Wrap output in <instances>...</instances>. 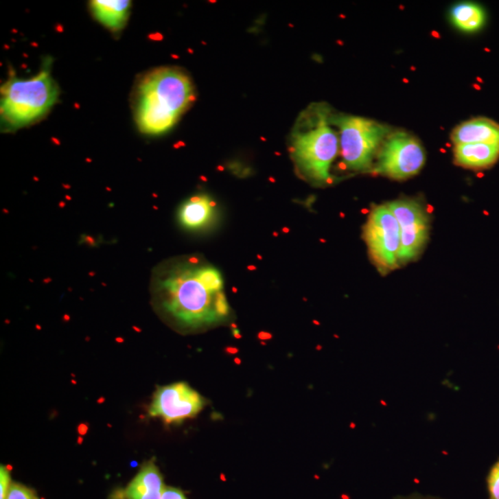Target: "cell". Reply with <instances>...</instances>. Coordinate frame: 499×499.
Masks as SVG:
<instances>
[{
	"label": "cell",
	"mask_w": 499,
	"mask_h": 499,
	"mask_svg": "<svg viewBox=\"0 0 499 499\" xmlns=\"http://www.w3.org/2000/svg\"><path fill=\"white\" fill-rule=\"evenodd\" d=\"M451 140L455 146L463 143L499 146V124L487 117L469 119L453 130Z\"/></svg>",
	"instance_id": "30bf717a"
},
{
	"label": "cell",
	"mask_w": 499,
	"mask_h": 499,
	"mask_svg": "<svg viewBox=\"0 0 499 499\" xmlns=\"http://www.w3.org/2000/svg\"><path fill=\"white\" fill-rule=\"evenodd\" d=\"M196 100L192 80L175 67L149 71L133 93V112L139 130L159 135L172 129Z\"/></svg>",
	"instance_id": "7a4b0ae2"
},
{
	"label": "cell",
	"mask_w": 499,
	"mask_h": 499,
	"mask_svg": "<svg viewBox=\"0 0 499 499\" xmlns=\"http://www.w3.org/2000/svg\"><path fill=\"white\" fill-rule=\"evenodd\" d=\"M6 499H38L28 487L20 484H12L8 491Z\"/></svg>",
	"instance_id": "2e32d148"
},
{
	"label": "cell",
	"mask_w": 499,
	"mask_h": 499,
	"mask_svg": "<svg viewBox=\"0 0 499 499\" xmlns=\"http://www.w3.org/2000/svg\"><path fill=\"white\" fill-rule=\"evenodd\" d=\"M204 407V397L198 392L185 383H175L157 389L149 413L172 423L194 417Z\"/></svg>",
	"instance_id": "9c48e42d"
},
{
	"label": "cell",
	"mask_w": 499,
	"mask_h": 499,
	"mask_svg": "<svg viewBox=\"0 0 499 499\" xmlns=\"http://www.w3.org/2000/svg\"><path fill=\"white\" fill-rule=\"evenodd\" d=\"M364 239L379 271L386 274L399 268L400 229L388 205H379L371 212L364 228Z\"/></svg>",
	"instance_id": "8992f818"
},
{
	"label": "cell",
	"mask_w": 499,
	"mask_h": 499,
	"mask_svg": "<svg viewBox=\"0 0 499 499\" xmlns=\"http://www.w3.org/2000/svg\"><path fill=\"white\" fill-rule=\"evenodd\" d=\"M426 162L420 141L404 132L389 136L379 150L375 172L393 180H406L417 174Z\"/></svg>",
	"instance_id": "52a82bcc"
},
{
	"label": "cell",
	"mask_w": 499,
	"mask_h": 499,
	"mask_svg": "<svg viewBox=\"0 0 499 499\" xmlns=\"http://www.w3.org/2000/svg\"><path fill=\"white\" fill-rule=\"evenodd\" d=\"M161 499H187L183 491L178 488L165 487Z\"/></svg>",
	"instance_id": "d6986e66"
},
{
	"label": "cell",
	"mask_w": 499,
	"mask_h": 499,
	"mask_svg": "<svg viewBox=\"0 0 499 499\" xmlns=\"http://www.w3.org/2000/svg\"><path fill=\"white\" fill-rule=\"evenodd\" d=\"M338 135L318 108L301 115L290 137V153L301 174L317 183H329L338 153Z\"/></svg>",
	"instance_id": "277c9868"
},
{
	"label": "cell",
	"mask_w": 499,
	"mask_h": 499,
	"mask_svg": "<svg viewBox=\"0 0 499 499\" xmlns=\"http://www.w3.org/2000/svg\"><path fill=\"white\" fill-rule=\"evenodd\" d=\"M259 338L260 340H269V338H272V336L269 334L268 332H261L260 334L258 335Z\"/></svg>",
	"instance_id": "ffe728a7"
},
{
	"label": "cell",
	"mask_w": 499,
	"mask_h": 499,
	"mask_svg": "<svg viewBox=\"0 0 499 499\" xmlns=\"http://www.w3.org/2000/svg\"><path fill=\"white\" fill-rule=\"evenodd\" d=\"M450 17L453 25L466 33L479 31L485 25L487 19L484 10L479 5L471 2L455 5L451 10Z\"/></svg>",
	"instance_id": "9a60e30c"
},
{
	"label": "cell",
	"mask_w": 499,
	"mask_h": 499,
	"mask_svg": "<svg viewBox=\"0 0 499 499\" xmlns=\"http://www.w3.org/2000/svg\"><path fill=\"white\" fill-rule=\"evenodd\" d=\"M9 472L3 466L0 469V499H6L8 491L10 487Z\"/></svg>",
	"instance_id": "ac0fdd59"
},
{
	"label": "cell",
	"mask_w": 499,
	"mask_h": 499,
	"mask_svg": "<svg viewBox=\"0 0 499 499\" xmlns=\"http://www.w3.org/2000/svg\"><path fill=\"white\" fill-rule=\"evenodd\" d=\"M60 89L51 76L50 62L28 80L10 76L1 86L2 130H17L41 121L58 102Z\"/></svg>",
	"instance_id": "3957f363"
},
{
	"label": "cell",
	"mask_w": 499,
	"mask_h": 499,
	"mask_svg": "<svg viewBox=\"0 0 499 499\" xmlns=\"http://www.w3.org/2000/svg\"><path fill=\"white\" fill-rule=\"evenodd\" d=\"M163 477L154 463L143 467L127 487V499H161L165 489Z\"/></svg>",
	"instance_id": "4fadbf2b"
},
{
	"label": "cell",
	"mask_w": 499,
	"mask_h": 499,
	"mask_svg": "<svg viewBox=\"0 0 499 499\" xmlns=\"http://www.w3.org/2000/svg\"><path fill=\"white\" fill-rule=\"evenodd\" d=\"M216 202L207 196H194L178 211V221L184 229L200 231L209 226L216 213Z\"/></svg>",
	"instance_id": "8fae6325"
},
{
	"label": "cell",
	"mask_w": 499,
	"mask_h": 499,
	"mask_svg": "<svg viewBox=\"0 0 499 499\" xmlns=\"http://www.w3.org/2000/svg\"><path fill=\"white\" fill-rule=\"evenodd\" d=\"M227 352H229V353L233 354L236 353L237 352V349H233V348H228L226 349Z\"/></svg>",
	"instance_id": "44dd1931"
},
{
	"label": "cell",
	"mask_w": 499,
	"mask_h": 499,
	"mask_svg": "<svg viewBox=\"0 0 499 499\" xmlns=\"http://www.w3.org/2000/svg\"><path fill=\"white\" fill-rule=\"evenodd\" d=\"M151 303L159 313L188 328L222 321L218 303L223 293L220 271L196 255L160 264L151 277Z\"/></svg>",
	"instance_id": "6da1fadb"
},
{
	"label": "cell",
	"mask_w": 499,
	"mask_h": 499,
	"mask_svg": "<svg viewBox=\"0 0 499 499\" xmlns=\"http://www.w3.org/2000/svg\"><path fill=\"white\" fill-rule=\"evenodd\" d=\"M487 483L490 499H499V461L491 469Z\"/></svg>",
	"instance_id": "e0dca14e"
},
{
	"label": "cell",
	"mask_w": 499,
	"mask_h": 499,
	"mask_svg": "<svg viewBox=\"0 0 499 499\" xmlns=\"http://www.w3.org/2000/svg\"><path fill=\"white\" fill-rule=\"evenodd\" d=\"M90 5L95 19L109 30L119 32L126 25L132 4L130 1L95 0Z\"/></svg>",
	"instance_id": "5bb4252c"
},
{
	"label": "cell",
	"mask_w": 499,
	"mask_h": 499,
	"mask_svg": "<svg viewBox=\"0 0 499 499\" xmlns=\"http://www.w3.org/2000/svg\"><path fill=\"white\" fill-rule=\"evenodd\" d=\"M336 124L340 128L341 156L347 167L355 172L371 169L388 129L378 122L356 116L340 117Z\"/></svg>",
	"instance_id": "5b68a950"
},
{
	"label": "cell",
	"mask_w": 499,
	"mask_h": 499,
	"mask_svg": "<svg viewBox=\"0 0 499 499\" xmlns=\"http://www.w3.org/2000/svg\"><path fill=\"white\" fill-rule=\"evenodd\" d=\"M455 161L459 165L472 170L492 167L499 159V146L488 143H463L455 146Z\"/></svg>",
	"instance_id": "7c38bea8"
},
{
	"label": "cell",
	"mask_w": 499,
	"mask_h": 499,
	"mask_svg": "<svg viewBox=\"0 0 499 499\" xmlns=\"http://www.w3.org/2000/svg\"><path fill=\"white\" fill-rule=\"evenodd\" d=\"M388 207L399 225V263H409L420 255L428 239V217L420 205L410 200H397Z\"/></svg>",
	"instance_id": "ba28073f"
}]
</instances>
